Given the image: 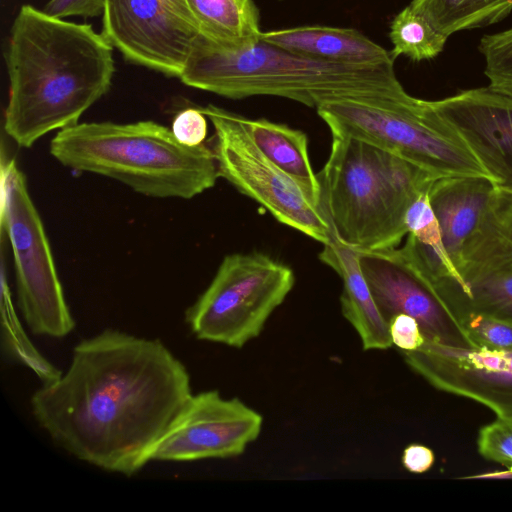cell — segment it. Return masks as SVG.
Instances as JSON below:
<instances>
[{
	"label": "cell",
	"mask_w": 512,
	"mask_h": 512,
	"mask_svg": "<svg viewBox=\"0 0 512 512\" xmlns=\"http://www.w3.org/2000/svg\"><path fill=\"white\" fill-rule=\"evenodd\" d=\"M192 394L185 365L159 339L105 329L31 396L33 416L75 458L132 476Z\"/></svg>",
	"instance_id": "1"
},
{
	"label": "cell",
	"mask_w": 512,
	"mask_h": 512,
	"mask_svg": "<svg viewBox=\"0 0 512 512\" xmlns=\"http://www.w3.org/2000/svg\"><path fill=\"white\" fill-rule=\"evenodd\" d=\"M5 62L4 129L24 148L77 124L109 91L115 72L112 45L91 25L51 17L31 5L21 6L13 21Z\"/></svg>",
	"instance_id": "2"
},
{
	"label": "cell",
	"mask_w": 512,
	"mask_h": 512,
	"mask_svg": "<svg viewBox=\"0 0 512 512\" xmlns=\"http://www.w3.org/2000/svg\"><path fill=\"white\" fill-rule=\"evenodd\" d=\"M179 79L187 86L226 98L277 96L309 107L334 98L406 101L393 63L349 65L307 58L262 40L239 48L204 37Z\"/></svg>",
	"instance_id": "3"
},
{
	"label": "cell",
	"mask_w": 512,
	"mask_h": 512,
	"mask_svg": "<svg viewBox=\"0 0 512 512\" xmlns=\"http://www.w3.org/2000/svg\"><path fill=\"white\" fill-rule=\"evenodd\" d=\"M332 137L317 176L320 208L334 236L360 252L397 248L408 233L410 206L437 178L367 141Z\"/></svg>",
	"instance_id": "4"
},
{
	"label": "cell",
	"mask_w": 512,
	"mask_h": 512,
	"mask_svg": "<svg viewBox=\"0 0 512 512\" xmlns=\"http://www.w3.org/2000/svg\"><path fill=\"white\" fill-rule=\"evenodd\" d=\"M50 153L65 167L115 179L150 197L190 199L220 177L211 147L181 144L154 121L77 123L59 130Z\"/></svg>",
	"instance_id": "5"
},
{
	"label": "cell",
	"mask_w": 512,
	"mask_h": 512,
	"mask_svg": "<svg viewBox=\"0 0 512 512\" xmlns=\"http://www.w3.org/2000/svg\"><path fill=\"white\" fill-rule=\"evenodd\" d=\"M316 110L332 135L367 141L435 178L489 177L462 138L427 100L413 96L406 101L342 97L327 100Z\"/></svg>",
	"instance_id": "6"
},
{
	"label": "cell",
	"mask_w": 512,
	"mask_h": 512,
	"mask_svg": "<svg viewBox=\"0 0 512 512\" xmlns=\"http://www.w3.org/2000/svg\"><path fill=\"white\" fill-rule=\"evenodd\" d=\"M294 283L292 269L267 254L227 255L185 321L199 340L241 348L261 334Z\"/></svg>",
	"instance_id": "7"
},
{
	"label": "cell",
	"mask_w": 512,
	"mask_h": 512,
	"mask_svg": "<svg viewBox=\"0 0 512 512\" xmlns=\"http://www.w3.org/2000/svg\"><path fill=\"white\" fill-rule=\"evenodd\" d=\"M1 182V223L12 249L18 306L34 334L63 338L75 322L41 217L14 160L2 163Z\"/></svg>",
	"instance_id": "8"
},
{
	"label": "cell",
	"mask_w": 512,
	"mask_h": 512,
	"mask_svg": "<svg viewBox=\"0 0 512 512\" xmlns=\"http://www.w3.org/2000/svg\"><path fill=\"white\" fill-rule=\"evenodd\" d=\"M199 108L214 128L211 149L219 176L258 202L280 223L322 244L329 242L333 232L321 208L256 147L241 115L212 104Z\"/></svg>",
	"instance_id": "9"
},
{
	"label": "cell",
	"mask_w": 512,
	"mask_h": 512,
	"mask_svg": "<svg viewBox=\"0 0 512 512\" xmlns=\"http://www.w3.org/2000/svg\"><path fill=\"white\" fill-rule=\"evenodd\" d=\"M101 34L126 60L178 78L203 37L186 0H105Z\"/></svg>",
	"instance_id": "10"
},
{
	"label": "cell",
	"mask_w": 512,
	"mask_h": 512,
	"mask_svg": "<svg viewBox=\"0 0 512 512\" xmlns=\"http://www.w3.org/2000/svg\"><path fill=\"white\" fill-rule=\"evenodd\" d=\"M263 417L216 390L191 394L155 446L151 461L189 462L243 454L260 435Z\"/></svg>",
	"instance_id": "11"
},
{
	"label": "cell",
	"mask_w": 512,
	"mask_h": 512,
	"mask_svg": "<svg viewBox=\"0 0 512 512\" xmlns=\"http://www.w3.org/2000/svg\"><path fill=\"white\" fill-rule=\"evenodd\" d=\"M362 273L382 317L396 314L415 318L426 341L473 348L431 282L400 248L358 251Z\"/></svg>",
	"instance_id": "12"
},
{
	"label": "cell",
	"mask_w": 512,
	"mask_h": 512,
	"mask_svg": "<svg viewBox=\"0 0 512 512\" xmlns=\"http://www.w3.org/2000/svg\"><path fill=\"white\" fill-rule=\"evenodd\" d=\"M406 364L435 388L484 404L512 420V350L463 348L426 341L402 352Z\"/></svg>",
	"instance_id": "13"
},
{
	"label": "cell",
	"mask_w": 512,
	"mask_h": 512,
	"mask_svg": "<svg viewBox=\"0 0 512 512\" xmlns=\"http://www.w3.org/2000/svg\"><path fill=\"white\" fill-rule=\"evenodd\" d=\"M429 102L496 186L512 191V99L482 87Z\"/></svg>",
	"instance_id": "14"
},
{
	"label": "cell",
	"mask_w": 512,
	"mask_h": 512,
	"mask_svg": "<svg viewBox=\"0 0 512 512\" xmlns=\"http://www.w3.org/2000/svg\"><path fill=\"white\" fill-rule=\"evenodd\" d=\"M495 188L489 177L456 176L437 178L429 189L431 208L458 272L462 248L478 226Z\"/></svg>",
	"instance_id": "15"
},
{
	"label": "cell",
	"mask_w": 512,
	"mask_h": 512,
	"mask_svg": "<svg viewBox=\"0 0 512 512\" xmlns=\"http://www.w3.org/2000/svg\"><path fill=\"white\" fill-rule=\"evenodd\" d=\"M260 40L321 61L349 65L394 63L390 52L363 33L351 28L303 25L262 31Z\"/></svg>",
	"instance_id": "16"
},
{
	"label": "cell",
	"mask_w": 512,
	"mask_h": 512,
	"mask_svg": "<svg viewBox=\"0 0 512 512\" xmlns=\"http://www.w3.org/2000/svg\"><path fill=\"white\" fill-rule=\"evenodd\" d=\"M323 246L319 258L343 281L340 297L342 314L357 332L363 349H389L393 345L389 326L379 312L362 273L358 251L340 242L334 234Z\"/></svg>",
	"instance_id": "17"
},
{
	"label": "cell",
	"mask_w": 512,
	"mask_h": 512,
	"mask_svg": "<svg viewBox=\"0 0 512 512\" xmlns=\"http://www.w3.org/2000/svg\"><path fill=\"white\" fill-rule=\"evenodd\" d=\"M256 147L284 173L294 179L309 199L320 207V184L314 173L304 132L267 119L241 116Z\"/></svg>",
	"instance_id": "18"
},
{
	"label": "cell",
	"mask_w": 512,
	"mask_h": 512,
	"mask_svg": "<svg viewBox=\"0 0 512 512\" xmlns=\"http://www.w3.org/2000/svg\"><path fill=\"white\" fill-rule=\"evenodd\" d=\"M202 36L227 48L260 40V14L253 0H186Z\"/></svg>",
	"instance_id": "19"
},
{
	"label": "cell",
	"mask_w": 512,
	"mask_h": 512,
	"mask_svg": "<svg viewBox=\"0 0 512 512\" xmlns=\"http://www.w3.org/2000/svg\"><path fill=\"white\" fill-rule=\"evenodd\" d=\"M409 6L446 37L496 23L509 14L493 0H412Z\"/></svg>",
	"instance_id": "20"
},
{
	"label": "cell",
	"mask_w": 512,
	"mask_h": 512,
	"mask_svg": "<svg viewBox=\"0 0 512 512\" xmlns=\"http://www.w3.org/2000/svg\"><path fill=\"white\" fill-rule=\"evenodd\" d=\"M389 38L393 46L390 51L393 59L403 55L413 61L435 58L442 52L448 39L409 5L393 18Z\"/></svg>",
	"instance_id": "21"
},
{
	"label": "cell",
	"mask_w": 512,
	"mask_h": 512,
	"mask_svg": "<svg viewBox=\"0 0 512 512\" xmlns=\"http://www.w3.org/2000/svg\"><path fill=\"white\" fill-rule=\"evenodd\" d=\"M450 311L485 314L512 325V271H497L465 282L464 295Z\"/></svg>",
	"instance_id": "22"
},
{
	"label": "cell",
	"mask_w": 512,
	"mask_h": 512,
	"mask_svg": "<svg viewBox=\"0 0 512 512\" xmlns=\"http://www.w3.org/2000/svg\"><path fill=\"white\" fill-rule=\"evenodd\" d=\"M2 318L3 329L7 334L8 350L18 344L9 354L33 369L43 383H49L59 378L62 372L35 349L21 329L13 310L9 289L4 280L2 281Z\"/></svg>",
	"instance_id": "23"
},
{
	"label": "cell",
	"mask_w": 512,
	"mask_h": 512,
	"mask_svg": "<svg viewBox=\"0 0 512 512\" xmlns=\"http://www.w3.org/2000/svg\"><path fill=\"white\" fill-rule=\"evenodd\" d=\"M455 319L477 348L512 350V325L497 318L463 311Z\"/></svg>",
	"instance_id": "24"
},
{
	"label": "cell",
	"mask_w": 512,
	"mask_h": 512,
	"mask_svg": "<svg viewBox=\"0 0 512 512\" xmlns=\"http://www.w3.org/2000/svg\"><path fill=\"white\" fill-rule=\"evenodd\" d=\"M477 446L485 459L500 463L512 471V420L497 418L483 426L479 431Z\"/></svg>",
	"instance_id": "25"
},
{
	"label": "cell",
	"mask_w": 512,
	"mask_h": 512,
	"mask_svg": "<svg viewBox=\"0 0 512 512\" xmlns=\"http://www.w3.org/2000/svg\"><path fill=\"white\" fill-rule=\"evenodd\" d=\"M479 51L485 59V75L488 79H512V28L484 35Z\"/></svg>",
	"instance_id": "26"
},
{
	"label": "cell",
	"mask_w": 512,
	"mask_h": 512,
	"mask_svg": "<svg viewBox=\"0 0 512 512\" xmlns=\"http://www.w3.org/2000/svg\"><path fill=\"white\" fill-rule=\"evenodd\" d=\"M171 130L181 144L199 146L207 136V117L200 108L184 109L174 117Z\"/></svg>",
	"instance_id": "27"
},
{
	"label": "cell",
	"mask_w": 512,
	"mask_h": 512,
	"mask_svg": "<svg viewBox=\"0 0 512 512\" xmlns=\"http://www.w3.org/2000/svg\"><path fill=\"white\" fill-rule=\"evenodd\" d=\"M392 344L402 352L415 351L425 342L418 321L410 315L400 313L388 322Z\"/></svg>",
	"instance_id": "28"
},
{
	"label": "cell",
	"mask_w": 512,
	"mask_h": 512,
	"mask_svg": "<svg viewBox=\"0 0 512 512\" xmlns=\"http://www.w3.org/2000/svg\"><path fill=\"white\" fill-rule=\"evenodd\" d=\"M104 8L105 0H50L43 12L58 19L69 16L89 18L103 15Z\"/></svg>",
	"instance_id": "29"
},
{
	"label": "cell",
	"mask_w": 512,
	"mask_h": 512,
	"mask_svg": "<svg viewBox=\"0 0 512 512\" xmlns=\"http://www.w3.org/2000/svg\"><path fill=\"white\" fill-rule=\"evenodd\" d=\"M403 467L414 474L427 472L434 464L433 451L422 444H410L403 450L401 457Z\"/></svg>",
	"instance_id": "30"
},
{
	"label": "cell",
	"mask_w": 512,
	"mask_h": 512,
	"mask_svg": "<svg viewBox=\"0 0 512 512\" xmlns=\"http://www.w3.org/2000/svg\"><path fill=\"white\" fill-rule=\"evenodd\" d=\"M487 86L492 91L512 99V79L492 78Z\"/></svg>",
	"instance_id": "31"
},
{
	"label": "cell",
	"mask_w": 512,
	"mask_h": 512,
	"mask_svg": "<svg viewBox=\"0 0 512 512\" xmlns=\"http://www.w3.org/2000/svg\"><path fill=\"white\" fill-rule=\"evenodd\" d=\"M498 6L510 13L512 11V0H493Z\"/></svg>",
	"instance_id": "32"
}]
</instances>
